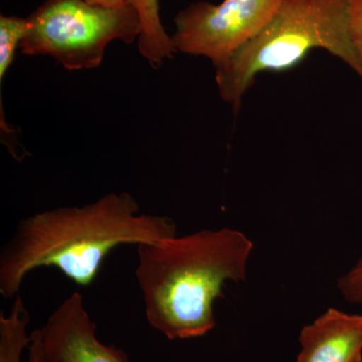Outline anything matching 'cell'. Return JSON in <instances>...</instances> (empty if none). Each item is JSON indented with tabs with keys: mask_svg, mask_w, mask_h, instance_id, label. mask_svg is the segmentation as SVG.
Returning a JSON list of instances; mask_svg holds the SVG:
<instances>
[{
	"mask_svg": "<svg viewBox=\"0 0 362 362\" xmlns=\"http://www.w3.org/2000/svg\"><path fill=\"white\" fill-rule=\"evenodd\" d=\"M78 292L66 297L39 329L45 362H129L122 349L105 345Z\"/></svg>",
	"mask_w": 362,
	"mask_h": 362,
	"instance_id": "6",
	"label": "cell"
},
{
	"mask_svg": "<svg viewBox=\"0 0 362 362\" xmlns=\"http://www.w3.org/2000/svg\"><path fill=\"white\" fill-rule=\"evenodd\" d=\"M343 298L351 303H362V252L356 265L338 280Z\"/></svg>",
	"mask_w": 362,
	"mask_h": 362,
	"instance_id": "11",
	"label": "cell"
},
{
	"mask_svg": "<svg viewBox=\"0 0 362 362\" xmlns=\"http://www.w3.org/2000/svg\"><path fill=\"white\" fill-rule=\"evenodd\" d=\"M30 314L21 295L13 299L8 315L0 314V362H21L23 350L32 341L28 328Z\"/></svg>",
	"mask_w": 362,
	"mask_h": 362,
	"instance_id": "9",
	"label": "cell"
},
{
	"mask_svg": "<svg viewBox=\"0 0 362 362\" xmlns=\"http://www.w3.org/2000/svg\"><path fill=\"white\" fill-rule=\"evenodd\" d=\"M296 362H362V315L328 309L299 335Z\"/></svg>",
	"mask_w": 362,
	"mask_h": 362,
	"instance_id": "7",
	"label": "cell"
},
{
	"mask_svg": "<svg viewBox=\"0 0 362 362\" xmlns=\"http://www.w3.org/2000/svg\"><path fill=\"white\" fill-rule=\"evenodd\" d=\"M32 341H30V354H28V362H45L42 357V345H40L39 329L32 333Z\"/></svg>",
	"mask_w": 362,
	"mask_h": 362,
	"instance_id": "13",
	"label": "cell"
},
{
	"mask_svg": "<svg viewBox=\"0 0 362 362\" xmlns=\"http://www.w3.org/2000/svg\"><path fill=\"white\" fill-rule=\"evenodd\" d=\"M252 247L245 233L228 228L138 245L135 274L151 327L169 340L213 330L214 302L226 281L246 280Z\"/></svg>",
	"mask_w": 362,
	"mask_h": 362,
	"instance_id": "2",
	"label": "cell"
},
{
	"mask_svg": "<svg viewBox=\"0 0 362 362\" xmlns=\"http://www.w3.org/2000/svg\"><path fill=\"white\" fill-rule=\"evenodd\" d=\"M134 7L140 18L138 51L149 65L158 70L176 52L173 39L162 25L159 0H125Z\"/></svg>",
	"mask_w": 362,
	"mask_h": 362,
	"instance_id": "8",
	"label": "cell"
},
{
	"mask_svg": "<svg viewBox=\"0 0 362 362\" xmlns=\"http://www.w3.org/2000/svg\"><path fill=\"white\" fill-rule=\"evenodd\" d=\"M139 211L132 195L110 192L84 206L58 207L23 218L0 252V294L13 300L26 276L42 267L58 269L76 285L87 287L120 245L177 235L168 216Z\"/></svg>",
	"mask_w": 362,
	"mask_h": 362,
	"instance_id": "1",
	"label": "cell"
},
{
	"mask_svg": "<svg viewBox=\"0 0 362 362\" xmlns=\"http://www.w3.org/2000/svg\"><path fill=\"white\" fill-rule=\"evenodd\" d=\"M88 4L105 7H120L127 4L125 0H85Z\"/></svg>",
	"mask_w": 362,
	"mask_h": 362,
	"instance_id": "14",
	"label": "cell"
},
{
	"mask_svg": "<svg viewBox=\"0 0 362 362\" xmlns=\"http://www.w3.org/2000/svg\"><path fill=\"white\" fill-rule=\"evenodd\" d=\"M21 45L28 56H51L69 71L99 66L114 40L132 44L140 35L134 7H105L85 0H47L28 16Z\"/></svg>",
	"mask_w": 362,
	"mask_h": 362,
	"instance_id": "4",
	"label": "cell"
},
{
	"mask_svg": "<svg viewBox=\"0 0 362 362\" xmlns=\"http://www.w3.org/2000/svg\"><path fill=\"white\" fill-rule=\"evenodd\" d=\"M349 33L362 66V0H352L350 4Z\"/></svg>",
	"mask_w": 362,
	"mask_h": 362,
	"instance_id": "12",
	"label": "cell"
},
{
	"mask_svg": "<svg viewBox=\"0 0 362 362\" xmlns=\"http://www.w3.org/2000/svg\"><path fill=\"white\" fill-rule=\"evenodd\" d=\"M351 1L280 0L259 35L216 66L221 97L237 110L257 75L292 68L314 49L329 52L362 78L361 63L349 33Z\"/></svg>",
	"mask_w": 362,
	"mask_h": 362,
	"instance_id": "3",
	"label": "cell"
},
{
	"mask_svg": "<svg viewBox=\"0 0 362 362\" xmlns=\"http://www.w3.org/2000/svg\"><path fill=\"white\" fill-rule=\"evenodd\" d=\"M280 0H223L190 4L175 16L176 52L206 57L214 68L251 42L277 11Z\"/></svg>",
	"mask_w": 362,
	"mask_h": 362,
	"instance_id": "5",
	"label": "cell"
},
{
	"mask_svg": "<svg viewBox=\"0 0 362 362\" xmlns=\"http://www.w3.org/2000/svg\"><path fill=\"white\" fill-rule=\"evenodd\" d=\"M28 30V18L18 16H0V81L4 80L9 66L13 63L16 49Z\"/></svg>",
	"mask_w": 362,
	"mask_h": 362,
	"instance_id": "10",
	"label": "cell"
}]
</instances>
